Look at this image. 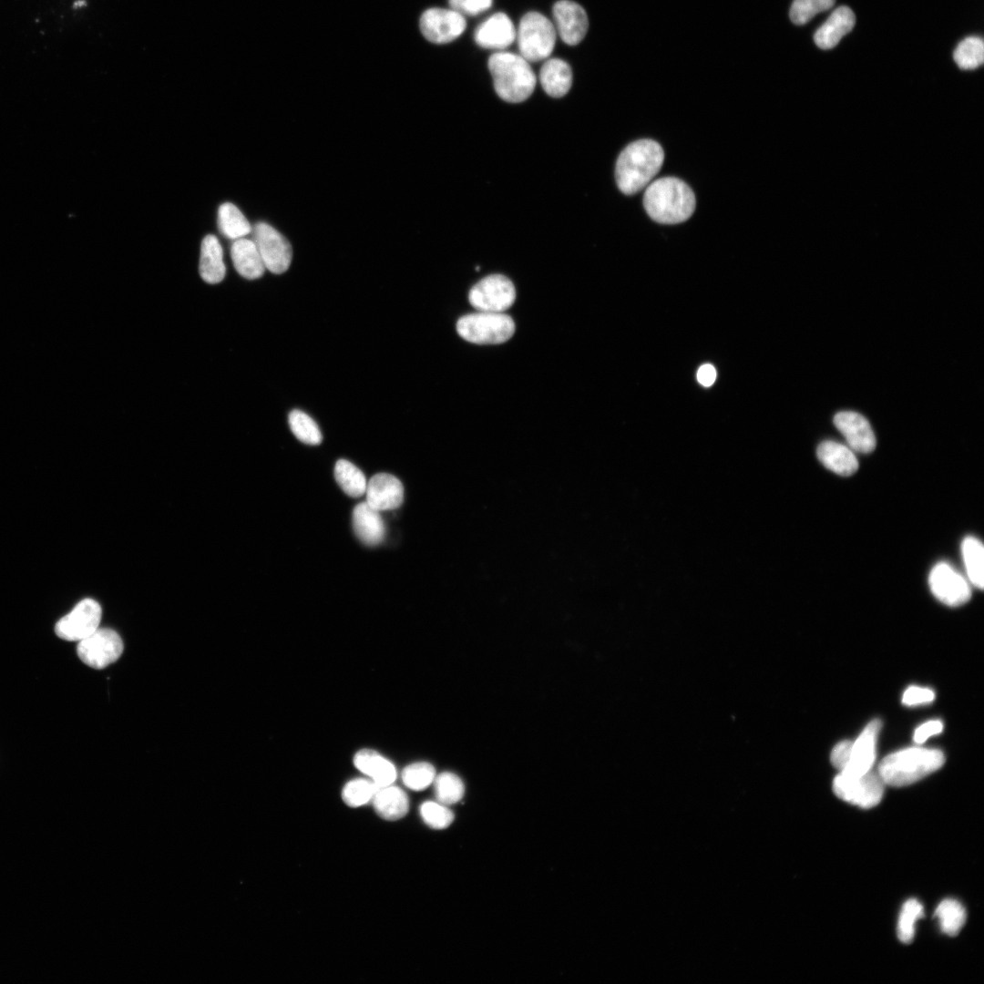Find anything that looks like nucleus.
Here are the masks:
<instances>
[{
  "label": "nucleus",
  "mask_w": 984,
  "mask_h": 984,
  "mask_svg": "<svg viewBox=\"0 0 984 984\" xmlns=\"http://www.w3.org/2000/svg\"><path fill=\"white\" fill-rule=\"evenodd\" d=\"M540 84L545 92L553 97L568 93L572 84V71L567 62L560 58H549L541 67Z\"/></svg>",
  "instance_id": "obj_25"
},
{
  "label": "nucleus",
  "mask_w": 984,
  "mask_h": 984,
  "mask_svg": "<svg viewBox=\"0 0 984 984\" xmlns=\"http://www.w3.org/2000/svg\"><path fill=\"white\" fill-rule=\"evenodd\" d=\"M695 196L682 179L664 177L646 188L643 206L656 222L676 224L688 220L695 210Z\"/></svg>",
  "instance_id": "obj_2"
},
{
  "label": "nucleus",
  "mask_w": 984,
  "mask_h": 984,
  "mask_svg": "<svg viewBox=\"0 0 984 984\" xmlns=\"http://www.w3.org/2000/svg\"><path fill=\"white\" fill-rule=\"evenodd\" d=\"M419 811L423 821L433 829H445L454 820L453 812L440 802H425L421 805Z\"/></svg>",
  "instance_id": "obj_38"
},
{
  "label": "nucleus",
  "mask_w": 984,
  "mask_h": 984,
  "mask_svg": "<svg viewBox=\"0 0 984 984\" xmlns=\"http://www.w3.org/2000/svg\"><path fill=\"white\" fill-rule=\"evenodd\" d=\"M476 43L488 49H504L516 38V28L504 13H497L480 24L475 31Z\"/></svg>",
  "instance_id": "obj_18"
},
{
  "label": "nucleus",
  "mask_w": 984,
  "mask_h": 984,
  "mask_svg": "<svg viewBox=\"0 0 984 984\" xmlns=\"http://www.w3.org/2000/svg\"><path fill=\"white\" fill-rule=\"evenodd\" d=\"M372 803L376 814L387 821L401 819L409 808L406 794L392 784L378 787Z\"/></svg>",
  "instance_id": "obj_24"
},
{
  "label": "nucleus",
  "mask_w": 984,
  "mask_h": 984,
  "mask_svg": "<svg viewBox=\"0 0 984 984\" xmlns=\"http://www.w3.org/2000/svg\"><path fill=\"white\" fill-rule=\"evenodd\" d=\"M200 274L206 282H220L226 273L222 247L215 235L204 237L200 246Z\"/></svg>",
  "instance_id": "obj_23"
},
{
  "label": "nucleus",
  "mask_w": 984,
  "mask_h": 984,
  "mask_svg": "<svg viewBox=\"0 0 984 984\" xmlns=\"http://www.w3.org/2000/svg\"><path fill=\"white\" fill-rule=\"evenodd\" d=\"M881 722L871 721L853 742L849 761L841 774L860 775L872 769L876 760V745Z\"/></svg>",
  "instance_id": "obj_15"
},
{
  "label": "nucleus",
  "mask_w": 984,
  "mask_h": 984,
  "mask_svg": "<svg viewBox=\"0 0 984 984\" xmlns=\"http://www.w3.org/2000/svg\"><path fill=\"white\" fill-rule=\"evenodd\" d=\"M218 226L225 237L233 241L244 238L252 231L249 220L238 207L231 202L220 206Z\"/></svg>",
  "instance_id": "obj_27"
},
{
  "label": "nucleus",
  "mask_w": 984,
  "mask_h": 984,
  "mask_svg": "<svg viewBox=\"0 0 984 984\" xmlns=\"http://www.w3.org/2000/svg\"><path fill=\"white\" fill-rule=\"evenodd\" d=\"M451 9L457 13L468 15H476L487 10L492 0H448Z\"/></svg>",
  "instance_id": "obj_39"
},
{
  "label": "nucleus",
  "mask_w": 984,
  "mask_h": 984,
  "mask_svg": "<svg viewBox=\"0 0 984 984\" xmlns=\"http://www.w3.org/2000/svg\"><path fill=\"white\" fill-rule=\"evenodd\" d=\"M934 699L935 693L932 690L928 688L910 686L905 691L902 698V702L905 705L913 706L930 702Z\"/></svg>",
  "instance_id": "obj_40"
},
{
  "label": "nucleus",
  "mask_w": 984,
  "mask_h": 984,
  "mask_svg": "<svg viewBox=\"0 0 984 984\" xmlns=\"http://www.w3.org/2000/svg\"><path fill=\"white\" fill-rule=\"evenodd\" d=\"M928 584L935 597L948 606L962 605L971 597L967 580L947 563H938L932 569Z\"/></svg>",
  "instance_id": "obj_13"
},
{
  "label": "nucleus",
  "mask_w": 984,
  "mask_h": 984,
  "mask_svg": "<svg viewBox=\"0 0 984 984\" xmlns=\"http://www.w3.org/2000/svg\"><path fill=\"white\" fill-rule=\"evenodd\" d=\"M962 553L969 579L973 585L982 589L984 584L983 545L979 539L968 537L963 540Z\"/></svg>",
  "instance_id": "obj_30"
},
{
  "label": "nucleus",
  "mask_w": 984,
  "mask_h": 984,
  "mask_svg": "<svg viewBox=\"0 0 984 984\" xmlns=\"http://www.w3.org/2000/svg\"><path fill=\"white\" fill-rule=\"evenodd\" d=\"M292 434L302 443L319 445L323 440L321 430L315 421L306 413L294 409L288 416Z\"/></svg>",
  "instance_id": "obj_32"
},
{
  "label": "nucleus",
  "mask_w": 984,
  "mask_h": 984,
  "mask_svg": "<svg viewBox=\"0 0 984 984\" xmlns=\"http://www.w3.org/2000/svg\"><path fill=\"white\" fill-rule=\"evenodd\" d=\"M516 299V290L512 282L501 274L487 276L477 282L469 291L470 304L477 311L503 313Z\"/></svg>",
  "instance_id": "obj_8"
},
{
  "label": "nucleus",
  "mask_w": 984,
  "mask_h": 984,
  "mask_svg": "<svg viewBox=\"0 0 984 984\" xmlns=\"http://www.w3.org/2000/svg\"><path fill=\"white\" fill-rule=\"evenodd\" d=\"M816 454L825 467L841 476H850L858 467V462L852 450L835 441L822 442L817 447Z\"/></svg>",
  "instance_id": "obj_26"
},
{
  "label": "nucleus",
  "mask_w": 984,
  "mask_h": 984,
  "mask_svg": "<svg viewBox=\"0 0 984 984\" xmlns=\"http://www.w3.org/2000/svg\"><path fill=\"white\" fill-rule=\"evenodd\" d=\"M855 23V14L849 7L836 8L815 33L816 46L824 50L833 48L842 36L853 29Z\"/></svg>",
  "instance_id": "obj_19"
},
{
  "label": "nucleus",
  "mask_w": 984,
  "mask_h": 984,
  "mask_svg": "<svg viewBox=\"0 0 984 984\" xmlns=\"http://www.w3.org/2000/svg\"><path fill=\"white\" fill-rule=\"evenodd\" d=\"M953 57L961 69H975L984 61V43L979 36H968L956 47Z\"/></svg>",
  "instance_id": "obj_31"
},
{
  "label": "nucleus",
  "mask_w": 984,
  "mask_h": 984,
  "mask_svg": "<svg viewBox=\"0 0 984 984\" xmlns=\"http://www.w3.org/2000/svg\"><path fill=\"white\" fill-rule=\"evenodd\" d=\"M943 730V723L939 720H932L918 726L914 733V741L917 743H924L931 735L938 734Z\"/></svg>",
  "instance_id": "obj_42"
},
{
  "label": "nucleus",
  "mask_w": 984,
  "mask_h": 984,
  "mask_svg": "<svg viewBox=\"0 0 984 984\" xmlns=\"http://www.w3.org/2000/svg\"><path fill=\"white\" fill-rule=\"evenodd\" d=\"M663 159L662 148L652 139H639L629 144L616 162L618 188L626 195L637 193L659 172Z\"/></svg>",
  "instance_id": "obj_1"
},
{
  "label": "nucleus",
  "mask_w": 984,
  "mask_h": 984,
  "mask_svg": "<svg viewBox=\"0 0 984 984\" xmlns=\"http://www.w3.org/2000/svg\"><path fill=\"white\" fill-rule=\"evenodd\" d=\"M436 777L434 766L426 762L407 765L402 772V781L409 789L420 791L430 785Z\"/></svg>",
  "instance_id": "obj_36"
},
{
  "label": "nucleus",
  "mask_w": 984,
  "mask_h": 984,
  "mask_svg": "<svg viewBox=\"0 0 984 984\" xmlns=\"http://www.w3.org/2000/svg\"><path fill=\"white\" fill-rule=\"evenodd\" d=\"M423 36L436 44L449 43L457 38L465 30L466 22L461 14L453 9L429 8L419 21Z\"/></svg>",
  "instance_id": "obj_12"
},
{
  "label": "nucleus",
  "mask_w": 984,
  "mask_h": 984,
  "mask_svg": "<svg viewBox=\"0 0 984 984\" xmlns=\"http://www.w3.org/2000/svg\"><path fill=\"white\" fill-rule=\"evenodd\" d=\"M834 424L852 449L861 453H869L875 449L874 432L862 415L852 411H842L835 415Z\"/></svg>",
  "instance_id": "obj_16"
},
{
  "label": "nucleus",
  "mask_w": 984,
  "mask_h": 984,
  "mask_svg": "<svg viewBox=\"0 0 984 984\" xmlns=\"http://www.w3.org/2000/svg\"><path fill=\"white\" fill-rule=\"evenodd\" d=\"M923 916V906L917 899H908L904 903L897 922V937L901 942L909 944L913 941L916 923Z\"/></svg>",
  "instance_id": "obj_35"
},
{
  "label": "nucleus",
  "mask_w": 984,
  "mask_h": 984,
  "mask_svg": "<svg viewBox=\"0 0 984 984\" xmlns=\"http://www.w3.org/2000/svg\"><path fill=\"white\" fill-rule=\"evenodd\" d=\"M102 610L93 599H84L62 617L55 625L57 637L69 641H79L98 629Z\"/></svg>",
  "instance_id": "obj_11"
},
{
  "label": "nucleus",
  "mask_w": 984,
  "mask_h": 984,
  "mask_svg": "<svg viewBox=\"0 0 984 984\" xmlns=\"http://www.w3.org/2000/svg\"><path fill=\"white\" fill-rule=\"evenodd\" d=\"M516 37L520 56L528 62L548 58L552 53L556 31L552 23L538 12H528L519 22Z\"/></svg>",
  "instance_id": "obj_6"
},
{
  "label": "nucleus",
  "mask_w": 984,
  "mask_h": 984,
  "mask_svg": "<svg viewBox=\"0 0 984 984\" xmlns=\"http://www.w3.org/2000/svg\"><path fill=\"white\" fill-rule=\"evenodd\" d=\"M255 241L266 270L274 274L286 272L292 258L288 240L272 226L258 222L252 229Z\"/></svg>",
  "instance_id": "obj_10"
},
{
  "label": "nucleus",
  "mask_w": 984,
  "mask_h": 984,
  "mask_svg": "<svg viewBox=\"0 0 984 984\" xmlns=\"http://www.w3.org/2000/svg\"><path fill=\"white\" fill-rule=\"evenodd\" d=\"M552 12L561 39L569 46L579 44L589 27L583 7L573 1L559 0L553 5Z\"/></svg>",
  "instance_id": "obj_14"
},
{
  "label": "nucleus",
  "mask_w": 984,
  "mask_h": 984,
  "mask_svg": "<svg viewBox=\"0 0 984 984\" xmlns=\"http://www.w3.org/2000/svg\"><path fill=\"white\" fill-rule=\"evenodd\" d=\"M456 331L463 339L470 343L497 344L512 337L515 323L510 316L503 313L478 311L459 318Z\"/></svg>",
  "instance_id": "obj_5"
},
{
  "label": "nucleus",
  "mask_w": 984,
  "mask_h": 984,
  "mask_svg": "<svg viewBox=\"0 0 984 984\" xmlns=\"http://www.w3.org/2000/svg\"><path fill=\"white\" fill-rule=\"evenodd\" d=\"M365 493L366 503L378 511L396 508L404 499L401 481L386 473L374 475L367 483Z\"/></svg>",
  "instance_id": "obj_17"
},
{
  "label": "nucleus",
  "mask_w": 984,
  "mask_h": 984,
  "mask_svg": "<svg viewBox=\"0 0 984 984\" xmlns=\"http://www.w3.org/2000/svg\"><path fill=\"white\" fill-rule=\"evenodd\" d=\"M886 784L879 774L872 769L860 775L839 773L833 781V790L837 797L862 808L878 805L883 797Z\"/></svg>",
  "instance_id": "obj_7"
},
{
  "label": "nucleus",
  "mask_w": 984,
  "mask_h": 984,
  "mask_svg": "<svg viewBox=\"0 0 984 984\" xmlns=\"http://www.w3.org/2000/svg\"><path fill=\"white\" fill-rule=\"evenodd\" d=\"M379 786L373 780L356 778L343 788L342 798L350 807H359L372 802Z\"/></svg>",
  "instance_id": "obj_34"
},
{
  "label": "nucleus",
  "mask_w": 984,
  "mask_h": 984,
  "mask_svg": "<svg viewBox=\"0 0 984 984\" xmlns=\"http://www.w3.org/2000/svg\"><path fill=\"white\" fill-rule=\"evenodd\" d=\"M494 88L500 98L518 103L526 100L536 86V76L523 56L509 52H497L488 58Z\"/></svg>",
  "instance_id": "obj_4"
},
{
  "label": "nucleus",
  "mask_w": 984,
  "mask_h": 984,
  "mask_svg": "<svg viewBox=\"0 0 984 984\" xmlns=\"http://www.w3.org/2000/svg\"><path fill=\"white\" fill-rule=\"evenodd\" d=\"M945 763L940 750L909 747L886 756L877 773L886 784L906 786L938 770Z\"/></svg>",
  "instance_id": "obj_3"
},
{
  "label": "nucleus",
  "mask_w": 984,
  "mask_h": 984,
  "mask_svg": "<svg viewBox=\"0 0 984 984\" xmlns=\"http://www.w3.org/2000/svg\"><path fill=\"white\" fill-rule=\"evenodd\" d=\"M354 764L379 787L392 784L396 778L395 765L374 750L363 749L357 752L354 757Z\"/></svg>",
  "instance_id": "obj_22"
},
{
  "label": "nucleus",
  "mask_w": 984,
  "mask_h": 984,
  "mask_svg": "<svg viewBox=\"0 0 984 984\" xmlns=\"http://www.w3.org/2000/svg\"><path fill=\"white\" fill-rule=\"evenodd\" d=\"M86 5V2L84 0H80V1H77V2L75 3L76 7H81L82 5Z\"/></svg>",
  "instance_id": "obj_44"
},
{
  "label": "nucleus",
  "mask_w": 984,
  "mask_h": 984,
  "mask_svg": "<svg viewBox=\"0 0 984 984\" xmlns=\"http://www.w3.org/2000/svg\"><path fill=\"white\" fill-rule=\"evenodd\" d=\"M231 256L235 270L243 278L255 280L264 274L266 268L252 239L244 237L235 240L231 248Z\"/></svg>",
  "instance_id": "obj_20"
},
{
  "label": "nucleus",
  "mask_w": 984,
  "mask_h": 984,
  "mask_svg": "<svg viewBox=\"0 0 984 984\" xmlns=\"http://www.w3.org/2000/svg\"><path fill=\"white\" fill-rule=\"evenodd\" d=\"M852 744V741H842L834 747L831 753V762L839 772L845 769L849 761Z\"/></svg>",
  "instance_id": "obj_41"
},
{
  "label": "nucleus",
  "mask_w": 984,
  "mask_h": 984,
  "mask_svg": "<svg viewBox=\"0 0 984 984\" xmlns=\"http://www.w3.org/2000/svg\"><path fill=\"white\" fill-rule=\"evenodd\" d=\"M353 526L356 536L365 545L374 546L384 539L385 528L382 517L366 502L354 508Z\"/></svg>",
  "instance_id": "obj_21"
},
{
  "label": "nucleus",
  "mask_w": 984,
  "mask_h": 984,
  "mask_svg": "<svg viewBox=\"0 0 984 984\" xmlns=\"http://www.w3.org/2000/svg\"><path fill=\"white\" fill-rule=\"evenodd\" d=\"M835 0H794L790 19L795 25L809 22L815 15L831 8Z\"/></svg>",
  "instance_id": "obj_37"
},
{
  "label": "nucleus",
  "mask_w": 984,
  "mask_h": 984,
  "mask_svg": "<svg viewBox=\"0 0 984 984\" xmlns=\"http://www.w3.org/2000/svg\"><path fill=\"white\" fill-rule=\"evenodd\" d=\"M716 378L715 368L709 364L702 365L697 372V379L703 386H710Z\"/></svg>",
  "instance_id": "obj_43"
},
{
  "label": "nucleus",
  "mask_w": 984,
  "mask_h": 984,
  "mask_svg": "<svg viewBox=\"0 0 984 984\" xmlns=\"http://www.w3.org/2000/svg\"><path fill=\"white\" fill-rule=\"evenodd\" d=\"M334 477L341 488L350 497H359L365 493L366 479L364 473L354 464L340 459L334 466Z\"/></svg>",
  "instance_id": "obj_28"
},
{
  "label": "nucleus",
  "mask_w": 984,
  "mask_h": 984,
  "mask_svg": "<svg viewBox=\"0 0 984 984\" xmlns=\"http://www.w3.org/2000/svg\"><path fill=\"white\" fill-rule=\"evenodd\" d=\"M123 652L120 636L113 630L97 629L78 641L77 653L87 666L100 670L115 662Z\"/></svg>",
  "instance_id": "obj_9"
},
{
  "label": "nucleus",
  "mask_w": 984,
  "mask_h": 984,
  "mask_svg": "<svg viewBox=\"0 0 984 984\" xmlns=\"http://www.w3.org/2000/svg\"><path fill=\"white\" fill-rule=\"evenodd\" d=\"M433 783L436 800L446 805L459 802L465 794L462 780L454 773H441Z\"/></svg>",
  "instance_id": "obj_33"
},
{
  "label": "nucleus",
  "mask_w": 984,
  "mask_h": 984,
  "mask_svg": "<svg viewBox=\"0 0 984 984\" xmlns=\"http://www.w3.org/2000/svg\"><path fill=\"white\" fill-rule=\"evenodd\" d=\"M934 917L938 919L941 931L954 937L959 933L965 924L966 911L959 902L948 898L938 904Z\"/></svg>",
  "instance_id": "obj_29"
}]
</instances>
